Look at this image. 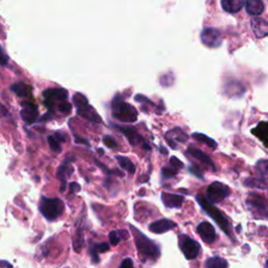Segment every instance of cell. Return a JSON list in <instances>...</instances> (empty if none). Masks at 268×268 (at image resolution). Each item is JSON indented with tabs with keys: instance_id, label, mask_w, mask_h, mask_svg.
Masks as SVG:
<instances>
[{
	"instance_id": "39",
	"label": "cell",
	"mask_w": 268,
	"mask_h": 268,
	"mask_svg": "<svg viewBox=\"0 0 268 268\" xmlns=\"http://www.w3.org/2000/svg\"><path fill=\"white\" fill-rule=\"evenodd\" d=\"M74 142H76L77 144H83V145H86V146H91V144H89V142L85 139H82V138H79L78 136H76V134H74Z\"/></svg>"
},
{
	"instance_id": "21",
	"label": "cell",
	"mask_w": 268,
	"mask_h": 268,
	"mask_svg": "<svg viewBox=\"0 0 268 268\" xmlns=\"http://www.w3.org/2000/svg\"><path fill=\"white\" fill-rule=\"evenodd\" d=\"M252 134L257 137L265 147L268 148V122H261L258 126L251 130Z\"/></svg>"
},
{
	"instance_id": "8",
	"label": "cell",
	"mask_w": 268,
	"mask_h": 268,
	"mask_svg": "<svg viewBox=\"0 0 268 268\" xmlns=\"http://www.w3.org/2000/svg\"><path fill=\"white\" fill-rule=\"evenodd\" d=\"M111 125L115 129L120 130L124 134V136L126 137V139L128 140L129 144L132 147L140 146L143 149V150H145V151H150L151 150V146L149 145L148 141L143 136H141V134L136 129L130 128V127H126V126H117L116 124H113V123H111Z\"/></svg>"
},
{
	"instance_id": "29",
	"label": "cell",
	"mask_w": 268,
	"mask_h": 268,
	"mask_svg": "<svg viewBox=\"0 0 268 268\" xmlns=\"http://www.w3.org/2000/svg\"><path fill=\"white\" fill-rule=\"evenodd\" d=\"M84 243V232H83V226H79L74 233L73 237V249L74 251L80 252L83 248Z\"/></svg>"
},
{
	"instance_id": "34",
	"label": "cell",
	"mask_w": 268,
	"mask_h": 268,
	"mask_svg": "<svg viewBox=\"0 0 268 268\" xmlns=\"http://www.w3.org/2000/svg\"><path fill=\"white\" fill-rule=\"evenodd\" d=\"M169 166L173 167L174 169H176V170H178V171L182 170V169L185 167L184 162H183L180 158H177L176 156H171L170 161H169Z\"/></svg>"
},
{
	"instance_id": "42",
	"label": "cell",
	"mask_w": 268,
	"mask_h": 268,
	"mask_svg": "<svg viewBox=\"0 0 268 268\" xmlns=\"http://www.w3.org/2000/svg\"><path fill=\"white\" fill-rule=\"evenodd\" d=\"M98 152H99L100 154H102V155L104 154V152H103V149H98Z\"/></svg>"
},
{
	"instance_id": "15",
	"label": "cell",
	"mask_w": 268,
	"mask_h": 268,
	"mask_svg": "<svg viewBox=\"0 0 268 268\" xmlns=\"http://www.w3.org/2000/svg\"><path fill=\"white\" fill-rule=\"evenodd\" d=\"M176 227H177V223H175L174 221L170 219L162 218V219L152 222L151 225L149 226V231L155 233V234H163V233H167L169 231L174 230Z\"/></svg>"
},
{
	"instance_id": "26",
	"label": "cell",
	"mask_w": 268,
	"mask_h": 268,
	"mask_svg": "<svg viewBox=\"0 0 268 268\" xmlns=\"http://www.w3.org/2000/svg\"><path fill=\"white\" fill-rule=\"evenodd\" d=\"M115 159L118 162L120 167L123 170H125L129 175H133L134 173H136V171H137L136 166H134V163L132 162V160L130 158L122 156V155H116Z\"/></svg>"
},
{
	"instance_id": "33",
	"label": "cell",
	"mask_w": 268,
	"mask_h": 268,
	"mask_svg": "<svg viewBox=\"0 0 268 268\" xmlns=\"http://www.w3.org/2000/svg\"><path fill=\"white\" fill-rule=\"evenodd\" d=\"M134 100H136V101L139 102V103H143V104H145V105L151 106V107H153V108H155V109L157 108L156 104H155L152 100H150L149 98H147V97L144 96V95H137L136 97H134Z\"/></svg>"
},
{
	"instance_id": "7",
	"label": "cell",
	"mask_w": 268,
	"mask_h": 268,
	"mask_svg": "<svg viewBox=\"0 0 268 268\" xmlns=\"http://www.w3.org/2000/svg\"><path fill=\"white\" fill-rule=\"evenodd\" d=\"M178 246H180L185 258L189 261L195 260L201 250V246L196 240L184 234L178 236Z\"/></svg>"
},
{
	"instance_id": "9",
	"label": "cell",
	"mask_w": 268,
	"mask_h": 268,
	"mask_svg": "<svg viewBox=\"0 0 268 268\" xmlns=\"http://www.w3.org/2000/svg\"><path fill=\"white\" fill-rule=\"evenodd\" d=\"M231 195V189L222 183L215 182L206 189V199L212 203H219Z\"/></svg>"
},
{
	"instance_id": "18",
	"label": "cell",
	"mask_w": 268,
	"mask_h": 268,
	"mask_svg": "<svg viewBox=\"0 0 268 268\" xmlns=\"http://www.w3.org/2000/svg\"><path fill=\"white\" fill-rule=\"evenodd\" d=\"M77 160L76 157H73V156H68L65 158V160L63 161L62 165L58 168L57 170V177L59 178V180H60L61 182L62 181H67V178L70 177L73 173V168L72 166L70 165L71 162H74Z\"/></svg>"
},
{
	"instance_id": "1",
	"label": "cell",
	"mask_w": 268,
	"mask_h": 268,
	"mask_svg": "<svg viewBox=\"0 0 268 268\" xmlns=\"http://www.w3.org/2000/svg\"><path fill=\"white\" fill-rule=\"evenodd\" d=\"M130 229L134 236V241H136V246L141 261L144 263L151 261L155 262L161 255L160 246L132 225H130Z\"/></svg>"
},
{
	"instance_id": "12",
	"label": "cell",
	"mask_w": 268,
	"mask_h": 268,
	"mask_svg": "<svg viewBox=\"0 0 268 268\" xmlns=\"http://www.w3.org/2000/svg\"><path fill=\"white\" fill-rule=\"evenodd\" d=\"M185 154L189 158H194V159L200 161L203 166L212 169L213 171H216L215 163L213 162L211 157L208 156L207 154H205L204 152H202L200 149H198V148H196L194 146H189L188 149H187V151L185 152Z\"/></svg>"
},
{
	"instance_id": "31",
	"label": "cell",
	"mask_w": 268,
	"mask_h": 268,
	"mask_svg": "<svg viewBox=\"0 0 268 268\" xmlns=\"http://www.w3.org/2000/svg\"><path fill=\"white\" fill-rule=\"evenodd\" d=\"M96 163H97V165L103 170V172L104 173H105L107 176H117L118 175V177H124V173L122 172V171H120V170H117V169H115V170H110L107 166H105V165H104V163H102V162H100L99 160H97L96 159Z\"/></svg>"
},
{
	"instance_id": "32",
	"label": "cell",
	"mask_w": 268,
	"mask_h": 268,
	"mask_svg": "<svg viewBox=\"0 0 268 268\" xmlns=\"http://www.w3.org/2000/svg\"><path fill=\"white\" fill-rule=\"evenodd\" d=\"M161 178L162 180H171V178L176 177V175L178 174V170L174 169L173 167H163L161 169Z\"/></svg>"
},
{
	"instance_id": "30",
	"label": "cell",
	"mask_w": 268,
	"mask_h": 268,
	"mask_svg": "<svg viewBox=\"0 0 268 268\" xmlns=\"http://www.w3.org/2000/svg\"><path fill=\"white\" fill-rule=\"evenodd\" d=\"M206 268H227L229 267V263L227 260L222 259L220 257H213L207 259L205 262Z\"/></svg>"
},
{
	"instance_id": "6",
	"label": "cell",
	"mask_w": 268,
	"mask_h": 268,
	"mask_svg": "<svg viewBox=\"0 0 268 268\" xmlns=\"http://www.w3.org/2000/svg\"><path fill=\"white\" fill-rule=\"evenodd\" d=\"M73 105L77 108V113L88 122L94 124H102L103 121L95 107L89 104L87 98L81 93H76L72 97Z\"/></svg>"
},
{
	"instance_id": "36",
	"label": "cell",
	"mask_w": 268,
	"mask_h": 268,
	"mask_svg": "<svg viewBox=\"0 0 268 268\" xmlns=\"http://www.w3.org/2000/svg\"><path fill=\"white\" fill-rule=\"evenodd\" d=\"M103 143H104V145H105L106 147H108L109 149H115L118 146L117 142L112 137H109V136L103 138Z\"/></svg>"
},
{
	"instance_id": "38",
	"label": "cell",
	"mask_w": 268,
	"mask_h": 268,
	"mask_svg": "<svg viewBox=\"0 0 268 268\" xmlns=\"http://www.w3.org/2000/svg\"><path fill=\"white\" fill-rule=\"evenodd\" d=\"M132 266H133V261H132L130 258L124 259L123 262H122L121 265H120L121 268H128V267H132Z\"/></svg>"
},
{
	"instance_id": "22",
	"label": "cell",
	"mask_w": 268,
	"mask_h": 268,
	"mask_svg": "<svg viewBox=\"0 0 268 268\" xmlns=\"http://www.w3.org/2000/svg\"><path fill=\"white\" fill-rule=\"evenodd\" d=\"M10 91L19 98H24L31 94L32 86L27 85L24 82H17L10 87Z\"/></svg>"
},
{
	"instance_id": "3",
	"label": "cell",
	"mask_w": 268,
	"mask_h": 268,
	"mask_svg": "<svg viewBox=\"0 0 268 268\" xmlns=\"http://www.w3.org/2000/svg\"><path fill=\"white\" fill-rule=\"evenodd\" d=\"M196 201L198 202V204L201 206L202 210L208 215L211 216L212 219L217 223L219 226V228L225 232L228 236H232V227H231V223L228 219V217L223 214L219 208H217L214 203L210 202L204 195L198 194L196 196Z\"/></svg>"
},
{
	"instance_id": "11",
	"label": "cell",
	"mask_w": 268,
	"mask_h": 268,
	"mask_svg": "<svg viewBox=\"0 0 268 268\" xmlns=\"http://www.w3.org/2000/svg\"><path fill=\"white\" fill-rule=\"evenodd\" d=\"M21 106L22 109L20 110V116L22 121L27 125H32L37 122L39 111L35 104L33 102H23Z\"/></svg>"
},
{
	"instance_id": "16",
	"label": "cell",
	"mask_w": 268,
	"mask_h": 268,
	"mask_svg": "<svg viewBox=\"0 0 268 268\" xmlns=\"http://www.w3.org/2000/svg\"><path fill=\"white\" fill-rule=\"evenodd\" d=\"M160 198L163 205L168 208H181L185 201L184 196L178 194H172V193H167V192L161 193Z\"/></svg>"
},
{
	"instance_id": "13",
	"label": "cell",
	"mask_w": 268,
	"mask_h": 268,
	"mask_svg": "<svg viewBox=\"0 0 268 268\" xmlns=\"http://www.w3.org/2000/svg\"><path fill=\"white\" fill-rule=\"evenodd\" d=\"M196 230L202 241L205 242L206 244H212L216 241L217 239L216 230L210 222L202 221L201 223H199Z\"/></svg>"
},
{
	"instance_id": "27",
	"label": "cell",
	"mask_w": 268,
	"mask_h": 268,
	"mask_svg": "<svg viewBox=\"0 0 268 268\" xmlns=\"http://www.w3.org/2000/svg\"><path fill=\"white\" fill-rule=\"evenodd\" d=\"M128 238H129V234L125 230H117V231H112L109 233V241L111 245L113 246L120 244L123 240H127Z\"/></svg>"
},
{
	"instance_id": "17",
	"label": "cell",
	"mask_w": 268,
	"mask_h": 268,
	"mask_svg": "<svg viewBox=\"0 0 268 268\" xmlns=\"http://www.w3.org/2000/svg\"><path fill=\"white\" fill-rule=\"evenodd\" d=\"M68 140V137L62 131H56L54 136H50L48 138V142L50 145L51 150L56 153H60L62 150L61 145L64 144Z\"/></svg>"
},
{
	"instance_id": "19",
	"label": "cell",
	"mask_w": 268,
	"mask_h": 268,
	"mask_svg": "<svg viewBox=\"0 0 268 268\" xmlns=\"http://www.w3.org/2000/svg\"><path fill=\"white\" fill-rule=\"evenodd\" d=\"M110 249V245L107 242H98L93 243L89 246V254L92 256V261L95 264L100 262V254H105Z\"/></svg>"
},
{
	"instance_id": "14",
	"label": "cell",
	"mask_w": 268,
	"mask_h": 268,
	"mask_svg": "<svg viewBox=\"0 0 268 268\" xmlns=\"http://www.w3.org/2000/svg\"><path fill=\"white\" fill-rule=\"evenodd\" d=\"M165 139L168 142L169 146L172 149H177V145L176 143H181L184 144L186 142H188L189 140V136L188 134L180 127H175L173 129H170L169 131L166 132L165 134Z\"/></svg>"
},
{
	"instance_id": "40",
	"label": "cell",
	"mask_w": 268,
	"mask_h": 268,
	"mask_svg": "<svg viewBox=\"0 0 268 268\" xmlns=\"http://www.w3.org/2000/svg\"><path fill=\"white\" fill-rule=\"evenodd\" d=\"M159 150H160V153L162 155H168V149H166L163 146H159Z\"/></svg>"
},
{
	"instance_id": "23",
	"label": "cell",
	"mask_w": 268,
	"mask_h": 268,
	"mask_svg": "<svg viewBox=\"0 0 268 268\" xmlns=\"http://www.w3.org/2000/svg\"><path fill=\"white\" fill-rule=\"evenodd\" d=\"M221 5L226 12L234 14L243 8L244 0H222Z\"/></svg>"
},
{
	"instance_id": "20",
	"label": "cell",
	"mask_w": 268,
	"mask_h": 268,
	"mask_svg": "<svg viewBox=\"0 0 268 268\" xmlns=\"http://www.w3.org/2000/svg\"><path fill=\"white\" fill-rule=\"evenodd\" d=\"M251 29L259 39L268 36V22L261 18H254L250 22Z\"/></svg>"
},
{
	"instance_id": "5",
	"label": "cell",
	"mask_w": 268,
	"mask_h": 268,
	"mask_svg": "<svg viewBox=\"0 0 268 268\" xmlns=\"http://www.w3.org/2000/svg\"><path fill=\"white\" fill-rule=\"evenodd\" d=\"M39 211L48 221H56L63 215L65 204L60 198L42 196L39 202Z\"/></svg>"
},
{
	"instance_id": "4",
	"label": "cell",
	"mask_w": 268,
	"mask_h": 268,
	"mask_svg": "<svg viewBox=\"0 0 268 268\" xmlns=\"http://www.w3.org/2000/svg\"><path fill=\"white\" fill-rule=\"evenodd\" d=\"M43 104L49 109V113L44 115L40 121H49V117L56 111L58 112L59 106L68 99V92L64 88H49L42 93Z\"/></svg>"
},
{
	"instance_id": "35",
	"label": "cell",
	"mask_w": 268,
	"mask_h": 268,
	"mask_svg": "<svg viewBox=\"0 0 268 268\" xmlns=\"http://www.w3.org/2000/svg\"><path fill=\"white\" fill-rule=\"evenodd\" d=\"M189 172L191 174L194 175V176H196L197 178H199V180H203V173H202L201 169L197 165H195V163H193V165H190Z\"/></svg>"
},
{
	"instance_id": "28",
	"label": "cell",
	"mask_w": 268,
	"mask_h": 268,
	"mask_svg": "<svg viewBox=\"0 0 268 268\" xmlns=\"http://www.w3.org/2000/svg\"><path fill=\"white\" fill-rule=\"evenodd\" d=\"M256 169L261 176V184L267 185L268 187V159H263L257 162Z\"/></svg>"
},
{
	"instance_id": "2",
	"label": "cell",
	"mask_w": 268,
	"mask_h": 268,
	"mask_svg": "<svg viewBox=\"0 0 268 268\" xmlns=\"http://www.w3.org/2000/svg\"><path fill=\"white\" fill-rule=\"evenodd\" d=\"M111 113L115 120L126 124L136 123L139 117L137 108L127 103L121 94H116L112 99Z\"/></svg>"
},
{
	"instance_id": "37",
	"label": "cell",
	"mask_w": 268,
	"mask_h": 268,
	"mask_svg": "<svg viewBox=\"0 0 268 268\" xmlns=\"http://www.w3.org/2000/svg\"><path fill=\"white\" fill-rule=\"evenodd\" d=\"M81 191V186L78 183H70L69 184V193L73 194V193H79Z\"/></svg>"
},
{
	"instance_id": "41",
	"label": "cell",
	"mask_w": 268,
	"mask_h": 268,
	"mask_svg": "<svg viewBox=\"0 0 268 268\" xmlns=\"http://www.w3.org/2000/svg\"><path fill=\"white\" fill-rule=\"evenodd\" d=\"M7 61H8V59H7L6 55H5V53L3 52V61H2V64H3V66H5V65L7 64Z\"/></svg>"
},
{
	"instance_id": "10",
	"label": "cell",
	"mask_w": 268,
	"mask_h": 268,
	"mask_svg": "<svg viewBox=\"0 0 268 268\" xmlns=\"http://www.w3.org/2000/svg\"><path fill=\"white\" fill-rule=\"evenodd\" d=\"M201 42L205 47L216 49L219 48L222 43V38L220 32L216 28H205L200 35Z\"/></svg>"
},
{
	"instance_id": "43",
	"label": "cell",
	"mask_w": 268,
	"mask_h": 268,
	"mask_svg": "<svg viewBox=\"0 0 268 268\" xmlns=\"http://www.w3.org/2000/svg\"><path fill=\"white\" fill-rule=\"evenodd\" d=\"M266 267H268V261L266 262Z\"/></svg>"
},
{
	"instance_id": "25",
	"label": "cell",
	"mask_w": 268,
	"mask_h": 268,
	"mask_svg": "<svg viewBox=\"0 0 268 268\" xmlns=\"http://www.w3.org/2000/svg\"><path fill=\"white\" fill-rule=\"evenodd\" d=\"M192 138L194 139L196 142L200 143V144H203L205 146H207L210 149H212V150H216L217 147H218V144L213 140L211 139L210 137L205 136L204 133H199V132H195L192 134Z\"/></svg>"
},
{
	"instance_id": "24",
	"label": "cell",
	"mask_w": 268,
	"mask_h": 268,
	"mask_svg": "<svg viewBox=\"0 0 268 268\" xmlns=\"http://www.w3.org/2000/svg\"><path fill=\"white\" fill-rule=\"evenodd\" d=\"M245 8L248 14L255 15V16H258L264 11V5L261 0H246Z\"/></svg>"
}]
</instances>
